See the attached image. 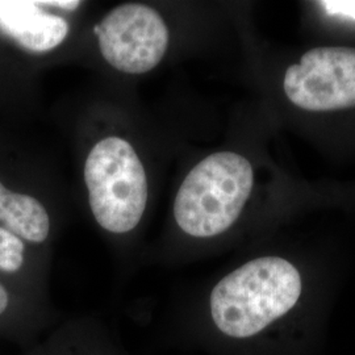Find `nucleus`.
<instances>
[{
	"mask_svg": "<svg viewBox=\"0 0 355 355\" xmlns=\"http://www.w3.org/2000/svg\"><path fill=\"white\" fill-rule=\"evenodd\" d=\"M98 35L104 60L127 74L153 70L165 55L168 29L161 15L144 4H124L108 13Z\"/></svg>",
	"mask_w": 355,
	"mask_h": 355,
	"instance_id": "4",
	"label": "nucleus"
},
{
	"mask_svg": "<svg viewBox=\"0 0 355 355\" xmlns=\"http://www.w3.org/2000/svg\"><path fill=\"white\" fill-rule=\"evenodd\" d=\"M42 6H54L58 8H64L67 11H74L79 7V1H41Z\"/></svg>",
	"mask_w": 355,
	"mask_h": 355,
	"instance_id": "10",
	"label": "nucleus"
},
{
	"mask_svg": "<svg viewBox=\"0 0 355 355\" xmlns=\"http://www.w3.org/2000/svg\"><path fill=\"white\" fill-rule=\"evenodd\" d=\"M250 162L240 154L215 153L195 166L178 191L174 215L192 237H214L241 215L253 190Z\"/></svg>",
	"mask_w": 355,
	"mask_h": 355,
	"instance_id": "2",
	"label": "nucleus"
},
{
	"mask_svg": "<svg viewBox=\"0 0 355 355\" xmlns=\"http://www.w3.org/2000/svg\"><path fill=\"white\" fill-rule=\"evenodd\" d=\"M0 32L26 51L45 53L64 42L69 24L45 12L41 1H0Z\"/></svg>",
	"mask_w": 355,
	"mask_h": 355,
	"instance_id": "6",
	"label": "nucleus"
},
{
	"mask_svg": "<svg viewBox=\"0 0 355 355\" xmlns=\"http://www.w3.org/2000/svg\"><path fill=\"white\" fill-rule=\"evenodd\" d=\"M320 4L329 15L355 20V0H325Z\"/></svg>",
	"mask_w": 355,
	"mask_h": 355,
	"instance_id": "9",
	"label": "nucleus"
},
{
	"mask_svg": "<svg viewBox=\"0 0 355 355\" xmlns=\"http://www.w3.org/2000/svg\"><path fill=\"white\" fill-rule=\"evenodd\" d=\"M0 223L26 241L41 243L48 239L51 221L44 205L31 195L8 190L0 182Z\"/></svg>",
	"mask_w": 355,
	"mask_h": 355,
	"instance_id": "7",
	"label": "nucleus"
},
{
	"mask_svg": "<svg viewBox=\"0 0 355 355\" xmlns=\"http://www.w3.org/2000/svg\"><path fill=\"white\" fill-rule=\"evenodd\" d=\"M24 262V242L4 227H0V270L15 272Z\"/></svg>",
	"mask_w": 355,
	"mask_h": 355,
	"instance_id": "8",
	"label": "nucleus"
},
{
	"mask_svg": "<svg viewBox=\"0 0 355 355\" xmlns=\"http://www.w3.org/2000/svg\"><path fill=\"white\" fill-rule=\"evenodd\" d=\"M300 293V274L288 261L258 258L217 283L211 293V313L223 333L246 338L286 315Z\"/></svg>",
	"mask_w": 355,
	"mask_h": 355,
	"instance_id": "1",
	"label": "nucleus"
},
{
	"mask_svg": "<svg viewBox=\"0 0 355 355\" xmlns=\"http://www.w3.org/2000/svg\"><path fill=\"white\" fill-rule=\"evenodd\" d=\"M10 303V297H8V292L0 284V315H3L8 306Z\"/></svg>",
	"mask_w": 355,
	"mask_h": 355,
	"instance_id": "11",
	"label": "nucleus"
},
{
	"mask_svg": "<svg viewBox=\"0 0 355 355\" xmlns=\"http://www.w3.org/2000/svg\"><path fill=\"white\" fill-rule=\"evenodd\" d=\"M89 207L98 224L112 233L136 228L148 203V179L132 145L119 137L98 142L85 165Z\"/></svg>",
	"mask_w": 355,
	"mask_h": 355,
	"instance_id": "3",
	"label": "nucleus"
},
{
	"mask_svg": "<svg viewBox=\"0 0 355 355\" xmlns=\"http://www.w3.org/2000/svg\"><path fill=\"white\" fill-rule=\"evenodd\" d=\"M283 89L292 104L306 111L355 107V49L343 46L306 51L284 76Z\"/></svg>",
	"mask_w": 355,
	"mask_h": 355,
	"instance_id": "5",
	"label": "nucleus"
}]
</instances>
